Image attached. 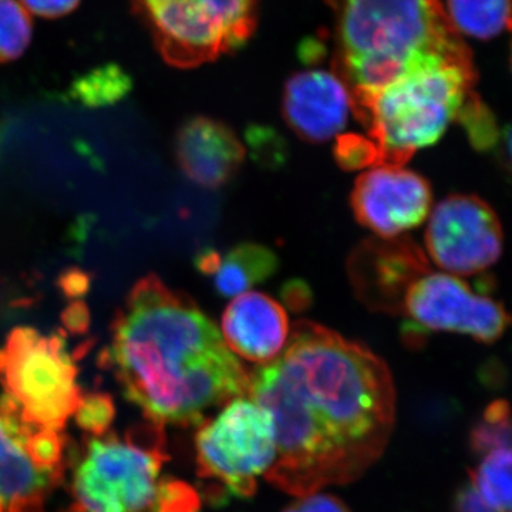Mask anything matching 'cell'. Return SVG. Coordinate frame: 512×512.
I'll use <instances>...</instances> for the list:
<instances>
[{"label": "cell", "instance_id": "7c38bea8", "mask_svg": "<svg viewBox=\"0 0 512 512\" xmlns=\"http://www.w3.org/2000/svg\"><path fill=\"white\" fill-rule=\"evenodd\" d=\"M356 295L369 308L389 313L402 312L410 286L429 271L421 249L407 239L363 242L349 262Z\"/></svg>", "mask_w": 512, "mask_h": 512}, {"label": "cell", "instance_id": "1f68e13d", "mask_svg": "<svg viewBox=\"0 0 512 512\" xmlns=\"http://www.w3.org/2000/svg\"><path fill=\"white\" fill-rule=\"evenodd\" d=\"M59 288L62 289L64 295L70 296V298L86 295L90 289L89 275L84 274L80 269H69L60 275Z\"/></svg>", "mask_w": 512, "mask_h": 512}, {"label": "cell", "instance_id": "30bf717a", "mask_svg": "<svg viewBox=\"0 0 512 512\" xmlns=\"http://www.w3.org/2000/svg\"><path fill=\"white\" fill-rule=\"evenodd\" d=\"M503 227L477 195L454 194L436 205L426 228L431 261L450 275L487 271L503 254Z\"/></svg>", "mask_w": 512, "mask_h": 512}, {"label": "cell", "instance_id": "f546056e", "mask_svg": "<svg viewBox=\"0 0 512 512\" xmlns=\"http://www.w3.org/2000/svg\"><path fill=\"white\" fill-rule=\"evenodd\" d=\"M90 311L86 303L74 301L62 313V322L67 332L79 335L90 328Z\"/></svg>", "mask_w": 512, "mask_h": 512}, {"label": "cell", "instance_id": "83f0119b", "mask_svg": "<svg viewBox=\"0 0 512 512\" xmlns=\"http://www.w3.org/2000/svg\"><path fill=\"white\" fill-rule=\"evenodd\" d=\"M82 0H20V5L40 18L57 19L69 15Z\"/></svg>", "mask_w": 512, "mask_h": 512}, {"label": "cell", "instance_id": "4316f807", "mask_svg": "<svg viewBox=\"0 0 512 512\" xmlns=\"http://www.w3.org/2000/svg\"><path fill=\"white\" fill-rule=\"evenodd\" d=\"M284 512H352L336 495L315 493L298 497Z\"/></svg>", "mask_w": 512, "mask_h": 512}, {"label": "cell", "instance_id": "44dd1931", "mask_svg": "<svg viewBox=\"0 0 512 512\" xmlns=\"http://www.w3.org/2000/svg\"><path fill=\"white\" fill-rule=\"evenodd\" d=\"M511 447L510 404L495 400L485 409L470 433V448L478 457H484L497 448Z\"/></svg>", "mask_w": 512, "mask_h": 512}, {"label": "cell", "instance_id": "6da1fadb", "mask_svg": "<svg viewBox=\"0 0 512 512\" xmlns=\"http://www.w3.org/2000/svg\"><path fill=\"white\" fill-rule=\"evenodd\" d=\"M249 396L275 424L276 460L265 478L295 497L362 477L396 424L386 362L306 320L293 325L281 356L249 375Z\"/></svg>", "mask_w": 512, "mask_h": 512}, {"label": "cell", "instance_id": "9a60e30c", "mask_svg": "<svg viewBox=\"0 0 512 512\" xmlns=\"http://www.w3.org/2000/svg\"><path fill=\"white\" fill-rule=\"evenodd\" d=\"M175 160L188 180L217 190L237 175L245 161V147L237 134L221 121L192 117L178 130Z\"/></svg>", "mask_w": 512, "mask_h": 512}, {"label": "cell", "instance_id": "4fadbf2b", "mask_svg": "<svg viewBox=\"0 0 512 512\" xmlns=\"http://www.w3.org/2000/svg\"><path fill=\"white\" fill-rule=\"evenodd\" d=\"M35 424L0 397V512H43L63 473L37 463L29 447Z\"/></svg>", "mask_w": 512, "mask_h": 512}, {"label": "cell", "instance_id": "d4e9b609", "mask_svg": "<svg viewBox=\"0 0 512 512\" xmlns=\"http://www.w3.org/2000/svg\"><path fill=\"white\" fill-rule=\"evenodd\" d=\"M335 157L346 170H362L379 164L375 143L369 137L340 136L335 147Z\"/></svg>", "mask_w": 512, "mask_h": 512}, {"label": "cell", "instance_id": "603a6c76", "mask_svg": "<svg viewBox=\"0 0 512 512\" xmlns=\"http://www.w3.org/2000/svg\"><path fill=\"white\" fill-rule=\"evenodd\" d=\"M457 120L466 130L471 146L476 150H497L503 137V131L497 126L494 114L480 100L476 93L471 92L458 111Z\"/></svg>", "mask_w": 512, "mask_h": 512}, {"label": "cell", "instance_id": "e0dca14e", "mask_svg": "<svg viewBox=\"0 0 512 512\" xmlns=\"http://www.w3.org/2000/svg\"><path fill=\"white\" fill-rule=\"evenodd\" d=\"M278 266V256L272 249L244 242L221 256L211 276L221 296L237 298L271 278Z\"/></svg>", "mask_w": 512, "mask_h": 512}, {"label": "cell", "instance_id": "5b68a950", "mask_svg": "<svg viewBox=\"0 0 512 512\" xmlns=\"http://www.w3.org/2000/svg\"><path fill=\"white\" fill-rule=\"evenodd\" d=\"M167 458L164 427L151 421L123 437L110 431L93 437L73 474L77 507L86 512H156Z\"/></svg>", "mask_w": 512, "mask_h": 512}, {"label": "cell", "instance_id": "484cf974", "mask_svg": "<svg viewBox=\"0 0 512 512\" xmlns=\"http://www.w3.org/2000/svg\"><path fill=\"white\" fill-rule=\"evenodd\" d=\"M200 495L190 485L178 480H163L156 512H200Z\"/></svg>", "mask_w": 512, "mask_h": 512}, {"label": "cell", "instance_id": "52a82bcc", "mask_svg": "<svg viewBox=\"0 0 512 512\" xmlns=\"http://www.w3.org/2000/svg\"><path fill=\"white\" fill-rule=\"evenodd\" d=\"M164 62L192 69L238 49L254 33L256 0H131Z\"/></svg>", "mask_w": 512, "mask_h": 512}, {"label": "cell", "instance_id": "9c48e42d", "mask_svg": "<svg viewBox=\"0 0 512 512\" xmlns=\"http://www.w3.org/2000/svg\"><path fill=\"white\" fill-rule=\"evenodd\" d=\"M400 313L407 319L403 326L407 342H421L429 332H451L494 343L510 323L500 302L474 292L456 275L433 272L420 276L410 286Z\"/></svg>", "mask_w": 512, "mask_h": 512}, {"label": "cell", "instance_id": "5bb4252c", "mask_svg": "<svg viewBox=\"0 0 512 512\" xmlns=\"http://www.w3.org/2000/svg\"><path fill=\"white\" fill-rule=\"evenodd\" d=\"M284 119L293 133L309 143H325L346 127L352 111L348 87L335 73L309 70L286 83Z\"/></svg>", "mask_w": 512, "mask_h": 512}, {"label": "cell", "instance_id": "cb8c5ba5", "mask_svg": "<svg viewBox=\"0 0 512 512\" xmlns=\"http://www.w3.org/2000/svg\"><path fill=\"white\" fill-rule=\"evenodd\" d=\"M114 416L116 409L111 396L106 393H92L82 397L73 417H76L77 424L86 433L96 437L109 431Z\"/></svg>", "mask_w": 512, "mask_h": 512}, {"label": "cell", "instance_id": "277c9868", "mask_svg": "<svg viewBox=\"0 0 512 512\" xmlns=\"http://www.w3.org/2000/svg\"><path fill=\"white\" fill-rule=\"evenodd\" d=\"M476 79L474 66L439 64L407 74L355 104L352 111L377 148V165H403L416 151L436 144L457 120Z\"/></svg>", "mask_w": 512, "mask_h": 512}, {"label": "cell", "instance_id": "d6a6232c", "mask_svg": "<svg viewBox=\"0 0 512 512\" xmlns=\"http://www.w3.org/2000/svg\"><path fill=\"white\" fill-rule=\"evenodd\" d=\"M66 512H86V511L82 510V508H80V507H77V505H73V507L70 508V510L66 511Z\"/></svg>", "mask_w": 512, "mask_h": 512}, {"label": "cell", "instance_id": "f1b7e54d", "mask_svg": "<svg viewBox=\"0 0 512 512\" xmlns=\"http://www.w3.org/2000/svg\"><path fill=\"white\" fill-rule=\"evenodd\" d=\"M454 512H495L490 507L480 494L474 485L468 481V483L461 485L458 488L456 497H454Z\"/></svg>", "mask_w": 512, "mask_h": 512}, {"label": "cell", "instance_id": "7a4b0ae2", "mask_svg": "<svg viewBox=\"0 0 512 512\" xmlns=\"http://www.w3.org/2000/svg\"><path fill=\"white\" fill-rule=\"evenodd\" d=\"M148 421L198 426L205 412L248 396L249 375L197 303L150 274L131 288L101 355Z\"/></svg>", "mask_w": 512, "mask_h": 512}, {"label": "cell", "instance_id": "3957f363", "mask_svg": "<svg viewBox=\"0 0 512 512\" xmlns=\"http://www.w3.org/2000/svg\"><path fill=\"white\" fill-rule=\"evenodd\" d=\"M335 13V74L352 107L402 79L439 64L473 66L440 0H326Z\"/></svg>", "mask_w": 512, "mask_h": 512}, {"label": "cell", "instance_id": "ac0fdd59", "mask_svg": "<svg viewBox=\"0 0 512 512\" xmlns=\"http://www.w3.org/2000/svg\"><path fill=\"white\" fill-rule=\"evenodd\" d=\"M447 16L458 33L493 39L510 28L511 0H447Z\"/></svg>", "mask_w": 512, "mask_h": 512}, {"label": "cell", "instance_id": "d6986e66", "mask_svg": "<svg viewBox=\"0 0 512 512\" xmlns=\"http://www.w3.org/2000/svg\"><path fill=\"white\" fill-rule=\"evenodd\" d=\"M480 466L470 470V483L495 512H511V447L485 454Z\"/></svg>", "mask_w": 512, "mask_h": 512}, {"label": "cell", "instance_id": "4dcf8cb0", "mask_svg": "<svg viewBox=\"0 0 512 512\" xmlns=\"http://www.w3.org/2000/svg\"><path fill=\"white\" fill-rule=\"evenodd\" d=\"M282 299H284L286 308L292 309V311H303L312 301L311 289L305 282H288L282 289Z\"/></svg>", "mask_w": 512, "mask_h": 512}, {"label": "cell", "instance_id": "ffe728a7", "mask_svg": "<svg viewBox=\"0 0 512 512\" xmlns=\"http://www.w3.org/2000/svg\"><path fill=\"white\" fill-rule=\"evenodd\" d=\"M131 90V79L120 67H100L73 83L70 94L87 107H104L123 100Z\"/></svg>", "mask_w": 512, "mask_h": 512}, {"label": "cell", "instance_id": "8fae6325", "mask_svg": "<svg viewBox=\"0 0 512 512\" xmlns=\"http://www.w3.org/2000/svg\"><path fill=\"white\" fill-rule=\"evenodd\" d=\"M431 200L429 181L420 174L402 165H375L357 178L350 204L360 225L393 239L426 221Z\"/></svg>", "mask_w": 512, "mask_h": 512}, {"label": "cell", "instance_id": "2e32d148", "mask_svg": "<svg viewBox=\"0 0 512 512\" xmlns=\"http://www.w3.org/2000/svg\"><path fill=\"white\" fill-rule=\"evenodd\" d=\"M221 335L234 355L266 365L284 352L291 326L282 303L265 293L247 292L225 309Z\"/></svg>", "mask_w": 512, "mask_h": 512}, {"label": "cell", "instance_id": "ba28073f", "mask_svg": "<svg viewBox=\"0 0 512 512\" xmlns=\"http://www.w3.org/2000/svg\"><path fill=\"white\" fill-rule=\"evenodd\" d=\"M198 426V476L214 481L225 497H254L258 478L265 476L276 460L271 414L251 397L242 396L224 404L214 419H205Z\"/></svg>", "mask_w": 512, "mask_h": 512}, {"label": "cell", "instance_id": "8992f818", "mask_svg": "<svg viewBox=\"0 0 512 512\" xmlns=\"http://www.w3.org/2000/svg\"><path fill=\"white\" fill-rule=\"evenodd\" d=\"M76 363L60 333L43 335L29 326L10 330L0 348L3 396L23 420L63 433L83 393Z\"/></svg>", "mask_w": 512, "mask_h": 512}, {"label": "cell", "instance_id": "7402d4cb", "mask_svg": "<svg viewBox=\"0 0 512 512\" xmlns=\"http://www.w3.org/2000/svg\"><path fill=\"white\" fill-rule=\"evenodd\" d=\"M32 20L18 0H0V63L19 59L32 40Z\"/></svg>", "mask_w": 512, "mask_h": 512}]
</instances>
